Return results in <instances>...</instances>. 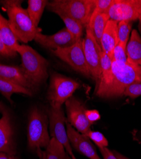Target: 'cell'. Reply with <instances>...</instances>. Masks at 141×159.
<instances>
[{
    "instance_id": "obj_22",
    "label": "cell",
    "mask_w": 141,
    "mask_h": 159,
    "mask_svg": "<svg viewBox=\"0 0 141 159\" xmlns=\"http://www.w3.org/2000/svg\"><path fill=\"white\" fill-rule=\"evenodd\" d=\"M0 92L10 102H12L11 99V96L14 94H22L32 96L34 92L17 85L13 84L0 78Z\"/></svg>"
},
{
    "instance_id": "obj_33",
    "label": "cell",
    "mask_w": 141,
    "mask_h": 159,
    "mask_svg": "<svg viewBox=\"0 0 141 159\" xmlns=\"http://www.w3.org/2000/svg\"><path fill=\"white\" fill-rule=\"evenodd\" d=\"M113 153H114L115 157H116L118 159H130V158H127V157H125V156L123 155L122 154L118 153V152H117V151H113Z\"/></svg>"
},
{
    "instance_id": "obj_11",
    "label": "cell",
    "mask_w": 141,
    "mask_h": 159,
    "mask_svg": "<svg viewBox=\"0 0 141 159\" xmlns=\"http://www.w3.org/2000/svg\"><path fill=\"white\" fill-rule=\"evenodd\" d=\"M68 122L80 133L87 135L93 125L86 116L87 110L85 105L80 100L72 96L66 102Z\"/></svg>"
},
{
    "instance_id": "obj_29",
    "label": "cell",
    "mask_w": 141,
    "mask_h": 159,
    "mask_svg": "<svg viewBox=\"0 0 141 159\" xmlns=\"http://www.w3.org/2000/svg\"><path fill=\"white\" fill-rule=\"evenodd\" d=\"M17 56V52L8 49L0 39V60L15 58Z\"/></svg>"
},
{
    "instance_id": "obj_20",
    "label": "cell",
    "mask_w": 141,
    "mask_h": 159,
    "mask_svg": "<svg viewBox=\"0 0 141 159\" xmlns=\"http://www.w3.org/2000/svg\"><path fill=\"white\" fill-rule=\"evenodd\" d=\"M0 39L3 44L10 50L17 52L19 46L18 40L13 34L8 20L6 19L0 13Z\"/></svg>"
},
{
    "instance_id": "obj_27",
    "label": "cell",
    "mask_w": 141,
    "mask_h": 159,
    "mask_svg": "<svg viewBox=\"0 0 141 159\" xmlns=\"http://www.w3.org/2000/svg\"><path fill=\"white\" fill-rule=\"evenodd\" d=\"M123 96L135 99L141 96V82H135L128 86L125 89Z\"/></svg>"
},
{
    "instance_id": "obj_5",
    "label": "cell",
    "mask_w": 141,
    "mask_h": 159,
    "mask_svg": "<svg viewBox=\"0 0 141 159\" xmlns=\"http://www.w3.org/2000/svg\"><path fill=\"white\" fill-rule=\"evenodd\" d=\"M48 116L36 107H33L29 115L28 128V147L33 151L46 148L50 141L48 130Z\"/></svg>"
},
{
    "instance_id": "obj_34",
    "label": "cell",
    "mask_w": 141,
    "mask_h": 159,
    "mask_svg": "<svg viewBox=\"0 0 141 159\" xmlns=\"http://www.w3.org/2000/svg\"><path fill=\"white\" fill-rule=\"evenodd\" d=\"M139 31L140 33H141V20L139 21Z\"/></svg>"
},
{
    "instance_id": "obj_18",
    "label": "cell",
    "mask_w": 141,
    "mask_h": 159,
    "mask_svg": "<svg viewBox=\"0 0 141 159\" xmlns=\"http://www.w3.org/2000/svg\"><path fill=\"white\" fill-rule=\"evenodd\" d=\"M36 152L40 159H64L67 153L63 145L54 138H51L45 150L40 148Z\"/></svg>"
},
{
    "instance_id": "obj_12",
    "label": "cell",
    "mask_w": 141,
    "mask_h": 159,
    "mask_svg": "<svg viewBox=\"0 0 141 159\" xmlns=\"http://www.w3.org/2000/svg\"><path fill=\"white\" fill-rule=\"evenodd\" d=\"M34 41L50 50L68 47L76 42L66 28L52 35H45L41 31L38 32L35 36Z\"/></svg>"
},
{
    "instance_id": "obj_9",
    "label": "cell",
    "mask_w": 141,
    "mask_h": 159,
    "mask_svg": "<svg viewBox=\"0 0 141 159\" xmlns=\"http://www.w3.org/2000/svg\"><path fill=\"white\" fill-rule=\"evenodd\" d=\"M82 45L85 57L91 77L96 82L101 78V54L102 50L97 42L92 32L86 29V36L82 39Z\"/></svg>"
},
{
    "instance_id": "obj_26",
    "label": "cell",
    "mask_w": 141,
    "mask_h": 159,
    "mask_svg": "<svg viewBox=\"0 0 141 159\" xmlns=\"http://www.w3.org/2000/svg\"><path fill=\"white\" fill-rule=\"evenodd\" d=\"M112 61L123 63H126L128 62L126 46L118 43L113 50Z\"/></svg>"
},
{
    "instance_id": "obj_3",
    "label": "cell",
    "mask_w": 141,
    "mask_h": 159,
    "mask_svg": "<svg viewBox=\"0 0 141 159\" xmlns=\"http://www.w3.org/2000/svg\"><path fill=\"white\" fill-rule=\"evenodd\" d=\"M22 60L20 67L36 89L48 78V61L31 47L22 44L17 49Z\"/></svg>"
},
{
    "instance_id": "obj_15",
    "label": "cell",
    "mask_w": 141,
    "mask_h": 159,
    "mask_svg": "<svg viewBox=\"0 0 141 159\" xmlns=\"http://www.w3.org/2000/svg\"><path fill=\"white\" fill-rule=\"evenodd\" d=\"M14 131L11 124L9 113L3 110L2 117L0 118V153L15 155L14 140Z\"/></svg>"
},
{
    "instance_id": "obj_19",
    "label": "cell",
    "mask_w": 141,
    "mask_h": 159,
    "mask_svg": "<svg viewBox=\"0 0 141 159\" xmlns=\"http://www.w3.org/2000/svg\"><path fill=\"white\" fill-rule=\"evenodd\" d=\"M128 60L141 66V37L136 30H133L126 45Z\"/></svg>"
},
{
    "instance_id": "obj_16",
    "label": "cell",
    "mask_w": 141,
    "mask_h": 159,
    "mask_svg": "<svg viewBox=\"0 0 141 159\" xmlns=\"http://www.w3.org/2000/svg\"><path fill=\"white\" fill-rule=\"evenodd\" d=\"M118 23L117 21L109 19L101 38L102 50L112 60L113 50L118 43Z\"/></svg>"
},
{
    "instance_id": "obj_25",
    "label": "cell",
    "mask_w": 141,
    "mask_h": 159,
    "mask_svg": "<svg viewBox=\"0 0 141 159\" xmlns=\"http://www.w3.org/2000/svg\"><path fill=\"white\" fill-rule=\"evenodd\" d=\"M86 136L90 139H91L97 146L99 148L108 147V141L101 132L90 130Z\"/></svg>"
},
{
    "instance_id": "obj_23",
    "label": "cell",
    "mask_w": 141,
    "mask_h": 159,
    "mask_svg": "<svg viewBox=\"0 0 141 159\" xmlns=\"http://www.w3.org/2000/svg\"><path fill=\"white\" fill-rule=\"evenodd\" d=\"M60 19L63 20L66 25V28L72 35L74 40L78 42L82 39V36L83 34L84 27L82 24L77 20L64 14L58 15Z\"/></svg>"
},
{
    "instance_id": "obj_10",
    "label": "cell",
    "mask_w": 141,
    "mask_h": 159,
    "mask_svg": "<svg viewBox=\"0 0 141 159\" xmlns=\"http://www.w3.org/2000/svg\"><path fill=\"white\" fill-rule=\"evenodd\" d=\"M108 15L110 19L119 22L141 20V0H114Z\"/></svg>"
},
{
    "instance_id": "obj_36",
    "label": "cell",
    "mask_w": 141,
    "mask_h": 159,
    "mask_svg": "<svg viewBox=\"0 0 141 159\" xmlns=\"http://www.w3.org/2000/svg\"><path fill=\"white\" fill-rule=\"evenodd\" d=\"M71 159H77L76 157L74 156V155H73L71 157Z\"/></svg>"
},
{
    "instance_id": "obj_6",
    "label": "cell",
    "mask_w": 141,
    "mask_h": 159,
    "mask_svg": "<svg viewBox=\"0 0 141 159\" xmlns=\"http://www.w3.org/2000/svg\"><path fill=\"white\" fill-rule=\"evenodd\" d=\"M80 84L76 80L57 73L51 75L47 98L50 106H61L65 103L74 92L78 90Z\"/></svg>"
},
{
    "instance_id": "obj_13",
    "label": "cell",
    "mask_w": 141,
    "mask_h": 159,
    "mask_svg": "<svg viewBox=\"0 0 141 159\" xmlns=\"http://www.w3.org/2000/svg\"><path fill=\"white\" fill-rule=\"evenodd\" d=\"M66 124L69 141L74 149L90 159H101L90 139L77 131L68 121Z\"/></svg>"
},
{
    "instance_id": "obj_28",
    "label": "cell",
    "mask_w": 141,
    "mask_h": 159,
    "mask_svg": "<svg viewBox=\"0 0 141 159\" xmlns=\"http://www.w3.org/2000/svg\"><path fill=\"white\" fill-rule=\"evenodd\" d=\"M114 2V0H95V8L94 11L108 14Z\"/></svg>"
},
{
    "instance_id": "obj_14",
    "label": "cell",
    "mask_w": 141,
    "mask_h": 159,
    "mask_svg": "<svg viewBox=\"0 0 141 159\" xmlns=\"http://www.w3.org/2000/svg\"><path fill=\"white\" fill-rule=\"evenodd\" d=\"M0 78L13 84L29 89L33 92L36 90L20 66H9L0 63Z\"/></svg>"
},
{
    "instance_id": "obj_31",
    "label": "cell",
    "mask_w": 141,
    "mask_h": 159,
    "mask_svg": "<svg viewBox=\"0 0 141 159\" xmlns=\"http://www.w3.org/2000/svg\"><path fill=\"white\" fill-rule=\"evenodd\" d=\"M99 150L102 157H103V159H118L115 157L113 152L108 149V147L99 148Z\"/></svg>"
},
{
    "instance_id": "obj_30",
    "label": "cell",
    "mask_w": 141,
    "mask_h": 159,
    "mask_svg": "<svg viewBox=\"0 0 141 159\" xmlns=\"http://www.w3.org/2000/svg\"><path fill=\"white\" fill-rule=\"evenodd\" d=\"M86 116L89 122H91L92 124L99 120L101 117L99 112L96 110H86Z\"/></svg>"
},
{
    "instance_id": "obj_2",
    "label": "cell",
    "mask_w": 141,
    "mask_h": 159,
    "mask_svg": "<svg viewBox=\"0 0 141 159\" xmlns=\"http://www.w3.org/2000/svg\"><path fill=\"white\" fill-rule=\"evenodd\" d=\"M22 1L3 0L0 1L8 17L10 29L18 41L27 43L34 39L37 33L41 31L31 21L28 11L22 7Z\"/></svg>"
},
{
    "instance_id": "obj_32",
    "label": "cell",
    "mask_w": 141,
    "mask_h": 159,
    "mask_svg": "<svg viewBox=\"0 0 141 159\" xmlns=\"http://www.w3.org/2000/svg\"><path fill=\"white\" fill-rule=\"evenodd\" d=\"M0 159H17L15 155H8L5 153H0Z\"/></svg>"
},
{
    "instance_id": "obj_17",
    "label": "cell",
    "mask_w": 141,
    "mask_h": 159,
    "mask_svg": "<svg viewBox=\"0 0 141 159\" xmlns=\"http://www.w3.org/2000/svg\"><path fill=\"white\" fill-rule=\"evenodd\" d=\"M109 19L110 18L108 14L98 13L94 11L88 25L86 27L87 29L92 32L97 42L100 46L102 36L103 34L107 23Z\"/></svg>"
},
{
    "instance_id": "obj_24",
    "label": "cell",
    "mask_w": 141,
    "mask_h": 159,
    "mask_svg": "<svg viewBox=\"0 0 141 159\" xmlns=\"http://www.w3.org/2000/svg\"><path fill=\"white\" fill-rule=\"evenodd\" d=\"M132 27V22L120 21L118 23V43L126 47Z\"/></svg>"
},
{
    "instance_id": "obj_21",
    "label": "cell",
    "mask_w": 141,
    "mask_h": 159,
    "mask_svg": "<svg viewBox=\"0 0 141 159\" xmlns=\"http://www.w3.org/2000/svg\"><path fill=\"white\" fill-rule=\"evenodd\" d=\"M48 1L47 0H28L27 11L29 16L36 28H38L40 21Z\"/></svg>"
},
{
    "instance_id": "obj_1",
    "label": "cell",
    "mask_w": 141,
    "mask_h": 159,
    "mask_svg": "<svg viewBox=\"0 0 141 159\" xmlns=\"http://www.w3.org/2000/svg\"><path fill=\"white\" fill-rule=\"evenodd\" d=\"M138 82H141V66L129 60L126 63L112 61L111 73L100 78L95 94L104 99L121 97L128 86Z\"/></svg>"
},
{
    "instance_id": "obj_7",
    "label": "cell",
    "mask_w": 141,
    "mask_h": 159,
    "mask_svg": "<svg viewBox=\"0 0 141 159\" xmlns=\"http://www.w3.org/2000/svg\"><path fill=\"white\" fill-rule=\"evenodd\" d=\"M51 52L56 57L69 65L76 71L87 78H92L85 57L82 39L70 47L57 48Z\"/></svg>"
},
{
    "instance_id": "obj_35",
    "label": "cell",
    "mask_w": 141,
    "mask_h": 159,
    "mask_svg": "<svg viewBox=\"0 0 141 159\" xmlns=\"http://www.w3.org/2000/svg\"><path fill=\"white\" fill-rule=\"evenodd\" d=\"M64 159H71V157L68 153H66V157H64Z\"/></svg>"
},
{
    "instance_id": "obj_8",
    "label": "cell",
    "mask_w": 141,
    "mask_h": 159,
    "mask_svg": "<svg viewBox=\"0 0 141 159\" xmlns=\"http://www.w3.org/2000/svg\"><path fill=\"white\" fill-rule=\"evenodd\" d=\"M48 116L50 136L60 143L64 147L66 153L71 157L74 154L65 127L67 120L61 106H50Z\"/></svg>"
},
{
    "instance_id": "obj_4",
    "label": "cell",
    "mask_w": 141,
    "mask_h": 159,
    "mask_svg": "<svg viewBox=\"0 0 141 159\" xmlns=\"http://www.w3.org/2000/svg\"><path fill=\"white\" fill-rule=\"evenodd\" d=\"M46 8L57 15L64 14L77 20L86 28L95 3V0H54L48 2Z\"/></svg>"
}]
</instances>
